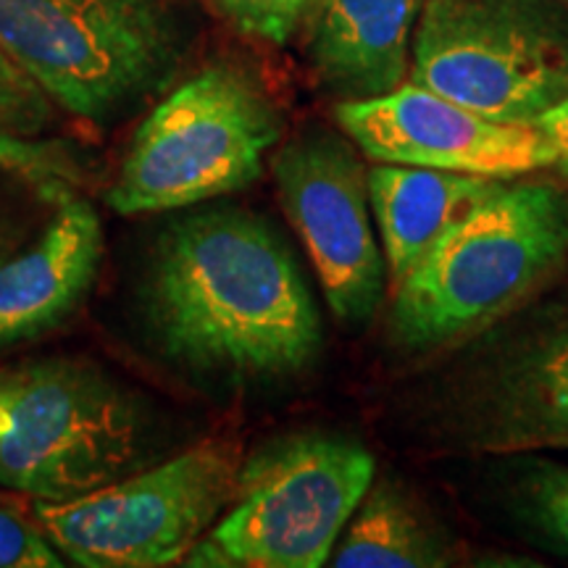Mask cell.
Instances as JSON below:
<instances>
[{"label": "cell", "instance_id": "obj_1", "mask_svg": "<svg viewBox=\"0 0 568 568\" xmlns=\"http://www.w3.org/2000/svg\"><path fill=\"white\" fill-rule=\"evenodd\" d=\"M142 311L159 351L197 374H295L322 347V318L293 253L243 209L193 213L159 234Z\"/></svg>", "mask_w": 568, "mask_h": 568}, {"label": "cell", "instance_id": "obj_2", "mask_svg": "<svg viewBox=\"0 0 568 568\" xmlns=\"http://www.w3.org/2000/svg\"><path fill=\"white\" fill-rule=\"evenodd\" d=\"M566 255V190L508 182L397 284L389 314L395 343L424 353L479 335L548 284Z\"/></svg>", "mask_w": 568, "mask_h": 568}, {"label": "cell", "instance_id": "obj_3", "mask_svg": "<svg viewBox=\"0 0 568 568\" xmlns=\"http://www.w3.org/2000/svg\"><path fill=\"white\" fill-rule=\"evenodd\" d=\"M190 32L174 0H0V48L84 122H113L166 90Z\"/></svg>", "mask_w": 568, "mask_h": 568}, {"label": "cell", "instance_id": "obj_4", "mask_svg": "<svg viewBox=\"0 0 568 568\" xmlns=\"http://www.w3.org/2000/svg\"><path fill=\"white\" fill-rule=\"evenodd\" d=\"M148 416L92 361L32 358L0 368V487L67 503L130 477Z\"/></svg>", "mask_w": 568, "mask_h": 568}, {"label": "cell", "instance_id": "obj_5", "mask_svg": "<svg viewBox=\"0 0 568 568\" xmlns=\"http://www.w3.org/2000/svg\"><path fill=\"white\" fill-rule=\"evenodd\" d=\"M280 138V111L251 71L211 63L142 119L109 205L134 216L237 193L264 174Z\"/></svg>", "mask_w": 568, "mask_h": 568}, {"label": "cell", "instance_id": "obj_6", "mask_svg": "<svg viewBox=\"0 0 568 568\" xmlns=\"http://www.w3.org/2000/svg\"><path fill=\"white\" fill-rule=\"evenodd\" d=\"M376 477L351 437L284 435L243 458L230 508L187 552L197 568H318Z\"/></svg>", "mask_w": 568, "mask_h": 568}, {"label": "cell", "instance_id": "obj_7", "mask_svg": "<svg viewBox=\"0 0 568 568\" xmlns=\"http://www.w3.org/2000/svg\"><path fill=\"white\" fill-rule=\"evenodd\" d=\"M558 0H424L408 82L503 124L568 98V11Z\"/></svg>", "mask_w": 568, "mask_h": 568}, {"label": "cell", "instance_id": "obj_8", "mask_svg": "<svg viewBox=\"0 0 568 568\" xmlns=\"http://www.w3.org/2000/svg\"><path fill=\"white\" fill-rule=\"evenodd\" d=\"M243 453L203 439L130 477L67 503H34L63 558L84 568H159L187 558L230 508Z\"/></svg>", "mask_w": 568, "mask_h": 568}, {"label": "cell", "instance_id": "obj_9", "mask_svg": "<svg viewBox=\"0 0 568 568\" xmlns=\"http://www.w3.org/2000/svg\"><path fill=\"white\" fill-rule=\"evenodd\" d=\"M272 174L329 308L345 324H366L385 293L387 264L368 216L364 161L345 138L308 126L274 153Z\"/></svg>", "mask_w": 568, "mask_h": 568}, {"label": "cell", "instance_id": "obj_10", "mask_svg": "<svg viewBox=\"0 0 568 568\" xmlns=\"http://www.w3.org/2000/svg\"><path fill=\"white\" fill-rule=\"evenodd\" d=\"M337 124L376 163L516 180L552 169L556 148L531 124H503L450 98L403 82L366 101H339Z\"/></svg>", "mask_w": 568, "mask_h": 568}, {"label": "cell", "instance_id": "obj_11", "mask_svg": "<svg viewBox=\"0 0 568 568\" xmlns=\"http://www.w3.org/2000/svg\"><path fill=\"white\" fill-rule=\"evenodd\" d=\"M103 258L95 205L71 197L17 253L0 261V351L59 326L90 293Z\"/></svg>", "mask_w": 568, "mask_h": 568}, {"label": "cell", "instance_id": "obj_12", "mask_svg": "<svg viewBox=\"0 0 568 568\" xmlns=\"http://www.w3.org/2000/svg\"><path fill=\"white\" fill-rule=\"evenodd\" d=\"M471 410L503 450H539L568 437V303L487 366Z\"/></svg>", "mask_w": 568, "mask_h": 568}, {"label": "cell", "instance_id": "obj_13", "mask_svg": "<svg viewBox=\"0 0 568 568\" xmlns=\"http://www.w3.org/2000/svg\"><path fill=\"white\" fill-rule=\"evenodd\" d=\"M424 0H316L308 59L343 101L387 95L406 82Z\"/></svg>", "mask_w": 568, "mask_h": 568}, {"label": "cell", "instance_id": "obj_14", "mask_svg": "<svg viewBox=\"0 0 568 568\" xmlns=\"http://www.w3.org/2000/svg\"><path fill=\"white\" fill-rule=\"evenodd\" d=\"M506 184L508 180L406 163H376L368 169V201L393 287L422 264L453 226Z\"/></svg>", "mask_w": 568, "mask_h": 568}, {"label": "cell", "instance_id": "obj_15", "mask_svg": "<svg viewBox=\"0 0 568 568\" xmlns=\"http://www.w3.org/2000/svg\"><path fill=\"white\" fill-rule=\"evenodd\" d=\"M82 155L61 140L0 134V261L82 195Z\"/></svg>", "mask_w": 568, "mask_h": 568}, {"label": "cell", "instance_id": "obj_16", "mask_svg": "<svg viewBox=\"0 0 568 568\" xmlns=\"http://www.w3.org/2000/svg\"><path fill=\"white\" fill-rule=\"evenodd\" d=\"M329 564L335 568H443L453 548L414 497L393 481H372L345 524Z\"/></svg>", "mask_w": 568, "mask_h": 568}, {"label": "cell", "instance_id": "obj_17", "mask_svg": "<svg viewBox=\"0 0 568 568\" xmlns=\"http://www.w3.org/2000/svg\"><path fill=\"white\" fill-rule=\"evenodd\" d=\"M518 510L552 548L568 556V466L531 458L516 485Z\"/></svg>", "mask_w": 568, "mask_h": 568}, {"label": "cell", "instance_id": "obj_18", "mask_svg": "<svg viewBox=\"0 0 568 568\" xmlns=\"http://www.w3.org/2000/svg\"><path fill=\"white\" fill-rule=\"evenodd\" d=\"M55 103L0 48V134L40 138L53 122Z\"/></svg>", "mask_w": 568, "mask_h": 568}, {"label": "cell", "instance_id": "obj_19", "mask_svg": "<svg viewBox=\"0 0 568 568\" xmlns=\"http://www.w3.org/2000/svg\"><path fill=\"white\" fill-rule=\"evenodd\" d=\"M240 32L266 42H287L305 24L316 0H213Z\"/></svg>", "mask_w": 568, "mask_h": 568}, {"label": "cell", "instance_id": "obj_20", "mask_svg": "<svg viewBox=\"0 0 568 568\" xmlns=\"http://www.w3.org/2000/svg\"><path fill=\"white\" fill-rule=\"evenodd\" d=\"M61 550L51 542L40 521L0 506V568H59Z\"/></svg>", "mask_w": 568, "mask_h": 568}, {"label": "cell", "instance_id": "obj_21", "mask_svg": "<svg viewBox=\"0 0 568 568\" xmlns=\"http://www.w3.org/2000/svg\"><path fill=\"white\" fill-rule=\"evenodd\" d=\"M535 130H539L552 142L556 148V163L552 169H558L560 174L568 176V98L552 105L550 111H545L542 116L531 122Z\"/></svg>", "mask_w": 568, "mask_h": 568}, {"label": "cell", "instance_id": "obj_22", "mask_svg": "<svg viewBox=\"0 0 568 568\" xmlns=\"http://www.w3.org/2000/svg\"><path fill=\"white\" fill-rule=\"evenodd\" d=\"M548 447H564V450H568V437H558L552 439V443Z\"/></svg>", "mask_w": 568, "mask_h": 568}, {"label": "cell", "instance_id": "obj_23", "mask_svg": "<svg viewBox=\"0 0 568 568\" xmlns=\"http://www.w3.org/2000/svg\"><path fill=\"white\" fill-rule=\"evenodd\" d=\"M558 3H560V6H568V0H558Z\"/></svg>", "mask_w": 568, "mask_h": 568}]
</instances>
